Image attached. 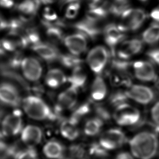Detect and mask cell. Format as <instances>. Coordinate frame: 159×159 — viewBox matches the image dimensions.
I'll use <instances>...</instances> for the list:
<instances>
[{
  "mask_svg": "<svg viewBox=\"0 0 159 159\" xmlns=\"http://www.w3.org/2000/svg\"><path fill=\"white\" fill-rule=\"evenodd\" d=\"M129 147L132 155L136 159H153L159 151V138L152 131H141L130 140Z\"/></svg>",
  "mask_w": 159,
  "mask_h": 159,
  "instance_id": "cell-1",
  "label": "cell"
},
{
  "mask_svg": "<svg viewBox=\"0 0 159 159\" xmlns=\"http://www.w3.org/2000/svg\"><path fill=\"white\" fill-rule=\"evenodd\" d=\"M22 105L26 114L34 120H46L56 117L45 101L40 97L34 95L26 97L22 101Z\"/></svg>",
  "mask_w": 159,
  "mask_h": 159,
  "instance_id": "cell-2",
  "label": "cell"
},
{
  "mask_svg": "<svg viewBox=\"0 0 159 159\" xmlns=\"http://www.w3.org/2000/svg\"><path fill=\"white\" fill-rule=\"evenodd\" d=\"M110 52L102 45L96 46L89 52L86 62L93 73L101 75L109 62Z\"/></svg>",
  "mask_w": 159,
  "mask_h": 159,
  "instance_id": "cell-3",
  "label": "cell"
},
{
  "mask_svg": "<svg viewBox=\"0 0 159 159\" xmlns=\"http://www.w3.org/2000/svg\"><path fill=\"white\" fill-rule=\"evenodd\" d=\"M146 17V14L143 9L129 8L120 15L118 26L123 32L135 31L141 27Z\"/></svg>",
  "mask_w": 159,
  "mask_h": 159,
  "instance_id": "cell-4",
  "label": "cell"
},
{
  "mask_svg": "<svg viewBox=\"0 0 159 159\" xmlns=\"http://www.w3.org/2000/svg\"><path fill=\"white\" fill-rule=\"evenodd\" d=\"M114 118L120 126H133L140 122L141 114L138 108L125 103L116 107Z\"/></svg>",
  "mask_w": 159,
  "mask_h": 159,
  "instance_id": "cell-5",
  "label": "cell"
},
{
  "mask_svg": "<svg viewBox=\"0 0 159 159\" xmlns=\"http://www.w3.org/2000/svg\"><path fill=\"white\" fill-rule=\"evenodd\" d=\"M127 142V136L120 129L113 128L107 130L102 134L99 144L106 151L120 148Z\"/></svg>",
  "mask_w": 159,
  "mask_h": 159,
  "instance_id": "cell-6",
  "label": "cell"
},
{
  "mask_svg": "<svg viewBox=\"0 0 159 159\" xmlns=\"http://www.w3.org/2000/svg\"><path fill=\"white\" fill-rule=\"evenodd\" d=\"M23 129L22 113L15 110L5 116L1 121V131L7 137L14 136L21 132Z\"/></svg>",
  "mask_w": 159,
  "mask_h": 159,
  "instance_id": "cell-7",
  "label": "cell"
},
{
  "mask_svg": "<svg viewBox=\"0 0 159 159\" xmlns=\"http://www.w3.org/2000/svg\"><path fill=\"white\" fill-rule=\"evenodd\" d=\"M21 103L19 90L16 86L9 82L0 83V104L17 108Z\"/></svg>",
  "mask_w": 159,
  "mask_h": 159,
  "instance_id": "cell-8",
  "label": "cell"
},
{
  "mask_svg": "<svg viewBox=\"0 0 159 159\" xmlns=\"http://www.w3.org/2000/svg\"><path fill=\"white\" fill-rule=\"evenodd\" d=\"M125 92L128 99L143 105H148L155 99V93L153 89L141 84L131 85Z\"/></svg>",
  "mask_w": 159,
  "mask_h": 159,
  "instance_id": "cell-9",
  "label": "cell"
},
{
  "mask_svg": "<svg viewBox=\"0 0 159 159\" xmlns=\"http://www.w3.org/2000/svg\"><path fill=\"white\" fill-rule=\"evenodd\" d=\"M20 68L26 79L31 82H37L41 78L43 66L40 60L34 57L23 58Z\"/></svg>",
  "mask_w": 159,
  "mask_h": 159,
  "instance_id": "cell-10",
  "label": "cell"
},
{
  "mask_svg": "<svg viewBox=\"0 0 159 159\" xmlns=\"http://www.w3.org/2000/svg\"><path fill=\"white\" fill-rule=\"evenodd\" d=\"M103 34L106 44L109 47L110 54L111 56H115L117 47L125 39L124 32L120 30L118 25L109 24L104 27Z\"/></svg>",
  "mask_w": 159,
  "mask_h": 159,
  "instance_id": "cell-11",
  "label": "cell"
},
{
  "mask_svg": "<svg viewBox=\"0 0 159 159\" xmlns=\"http://www.w3.org/2000/svg\"><path fill=\"white\" fill-rule=\"evenodd\" d=\"M101 22L93 21L85 17L74 24L73 27L77 32L83 33L88 38L95 40L101 34H103L105 26L102 25Z\"/></svg>",
  "mask_w": 159,
  "mask_h": 159,
  "instance_id": "cell-12",
  "label": "cell"
},
{
  "mask_svg": "<svg viewBox=\"0 0 159 159\" xmlns=\"http://www.w3.org/2000/svg\"><path fill=\"white\" fill-rule=\"evenodd\" d=\"M88 39L83 33L77 32L65 37L63 43L70 54L79 56L86 51Z\"/></svg>",
  "mask_w": 159,
  "mask_h": 159,
  "instance_id": "cell-13",
  "label": "cell"
},
{
  "mask_svg": "<svg viewBox=\"0 0 159 159\" xmlns=\"http://www.w3.org/2000/svg\"><path fill=\"white\" fill-rule=\"evenodd\" d=\"M143 47L142 41L139 39H132L123 41L117 47L115 54L118 58L128 60L131 57L139 54Z\"/></svg>",
  "mask_w": 159,
  "mask_h": 159,
  "instance_id": "cell-14",
  "label": "cell"
},
{
  "mask_svg": "<svg viewBox=\"0 0 159 159\" xmlns=\"http://www.w3.org/2000/svg\"><path fill=\"white\" fill-rule=\"evenodd\" d=\"M78 89L70 87L60 93L57 98L56 112L69 110L75 108L78 100Z\"/></svg>",
  "mask_w": 159,
  "mask_h": 159,
  "instance_id": "cell-15",
  "label": "cell"
},
{
  "mask_svg": "<svg viewBox=\"0 0 159 159\" xmlns=\"http://www.w3.org/2000/svg\"><path fill=\"white\" fill-rule=\"evenodd\" d=\"M134 73L137 79L143 82H153L157 78V73L153 65L147 61H136L132 63Z\"/></svg>",
  "mask_w": 159,
  "mask_h": 159,
  "instance_id": "cell-16",
  "label": "cell"
},
{
  "mask_svg": "<svg viewBox=\"0 0 159 159\" xmlns=\"http://www.w3.org/2000/svg\"><path fill=\"white\" fill-rule=\"evenodd\" d=\"M32 49L46 62L53 63L59 60L60 53L54 45L41 41L33 45Z\"/></svg>",
  "mask_w": 159,
  "mask_h": 159,
  "instance_id": "cell-17",
  "label": "cell"
},
{
  "mask_svg": "<svg viewBox=\"0 0 159 159\" xmlns=\"http://www.w3.org/2000/svg\"><path fill=\"white\" fill-rule=\"evenodd\" d=\"M43 137V132L40 127L28 125L23 128L21 132V139L23 143L29 147L39 144Z\"/></svg>",
  "mask_w": 159,
  "mask_h": 159,
  "instance_id": "cell-18",
  "label": "cell"
},
{
  "mask_svg": "<svg viewBox=\"0 0 159 159\" xmlns=\"http://www.w3.org/2000/svg\"><path fill=\"white\" fill-rule=\"evenodd\" d=\"M41 4L40 0H24L16 4L15 8L23 17L32 20L37 14Z\"/></svg>",
  "mask_w": 159,
  "mask_h": 159,
  "instance_id": "cell-19",
  "label": "cell"
},
{
  "mask_svg": "<svg viewBox=\"0 0 159 159\" xmlns=\"http://www.w3.org/2000/svg\"><path fill=\"white\" fill-rule=\"evenodd\" d=\"M45 28L46 36L50 44L56 45L63 43L65 38L62 28L64 26L58 24H48L42 21Z\"/></svg>",
  "mask_w": 159,
  "mask_h": 159,
  "instance_id": "cell-20",
  "label": "cell"
},
{
  "mask_svg": "<svg viewBox=\"0 0 159 159\" xmlns=\"http://www.w3.org/2000/svg\"><path fill=\"white\" fill-rule=\"evenodd\" d=\"M64 72L58 68H52L48 71L45 76V83L50 88H58L67 82Z\"/></svg>",
  "mask_w": 159,
  "mask_h": 159,
  "instance_id": "cell-21",
  "label": "cell"
},
{
  "mask_svg": "<svg viewBox=\"0 0 159 159\" xmlns=\"http://www.w3.org/2000/svg\"><path fill=\"white\" fill-rule=\"evenodd\" d=\"M78 124V123L70 118L63 120L60 125L61 135L69 141L76 140L80 135V129Z\"/></svg>",
  "mask_w": 159,
  "mask_h": 159,
  "instance_id": "cell-22",
  "label": "cell"
},
{
  "mask_svg": "<svg viewBox=\"0 0 159 159\" xmlns=\"http://www.w3.org/2000/svg\"><path fill=\"white\" fill-rule=\"evenodd\" d=\"M43 152L46 157L50 159H63L65 154L64 147L56 141H50L46 143Z\"/></svg>",
  "mask_w": 159,
  "mask_h": 159,
  "instance_id": "cell-23",
  "label": "cell"
},
{
  "mask_svg": "<svg viewBox=\"0 0 159 159\" xmlns=\"http://www.w3.org/2000/svg\"><path fill=\"white\" fill-rule=\"evenodd\" d=\"M107 86L103 78L97 75L93 80L91 88V97L93 100L101 101L107 94Z\"/></svg>",
  "mask_w": 159,
  "mask_h": 159,
  "instance_id": "cell-24",
  "label": "cell"
},
{
  "mask_svg": "<svg viewBox=\"0 0 159 159\" xmlns=\"http://www.w3.org/2000/svg\"><path fill=\"white\" fill-rule=\"evenodd\" d=\"M86 80L87 74L82 66L73 69L70 76L67 78V82L70 86L78 90L84 87Z\"/></svg>",
  "mask_w": 159,
  "mask_h": 159,
  "instance_id": "cell-25",
  "label": "cell"
},
{
  "mask_svg": "<svg viewBox=\"0 0 159 159\" xmlns=\"http://www.w3.org/2000/svg\"><path fill=\"white\" fill-rule=\"evenodd\" d=\"M103 126V120L99 117L90 119L84 125V133L89 136H95L101 132Z\"/></svg>",
  "mask_w": 159,
  "mask_h": 159,
  "instance_id": "cell-26",
  "label": "cell"
},
{
  "mask_svg": "<svg viewBox=\"0 0 159 159\" xmlns=\"http://www.w3.org/2000/svg\"><path fill=\"white\" fill-rule=\"evenodd\" d=\"M58 61L64 67L73 70L75 68L82 66L83 60L79 56L73 55L70 54H60Z\"/></svg>",
  "mask_w": 159,
  "mask_h": 159,
  "instance_id": "cell-27",
  "label": "cell"
},
{
  "mask_svg": "<svg viewBox=\"0 0 159 159\" xmlns=\"http://www.w3.org/2000/svg\"><path fill=\"white\" fill-rule=\"evenodd\" d=\"M142 39L145 43L153 45L159 41V24L153 23L142 34Z\"/></svg>",
  "mask_w": 159,
  "mask_h": 159,
  "instance_id": "cell-28",
  "label": "cell"
},
{
  "mask_svg": "<svg viewBox=\"0 0 159 159\" xmlns=\"http://www.w3.org/2000/svg\"><path fill=\"white\" fill-rule=\"evenodd\" d=\"M129 7V0H112L109 2L110 14L120 17Z\"/></svg>",
  "mask_w": 159,
  "mask_h": 159,
  "instance_id": "cell-29",
  "label": "cell"
},
{
  "mask_svg": "<svg viewBox=\"0 0 159 159\" xmlns=\"http://www.w3.org/2000/svg\"><path fill=\"white\" fill-rule=\"evenodd\" d=\"M90 107L88 103L83 104L78 108L75 109V112H73V114L70 117V118L75 120L77 123H79L80 120L83 118V117L85 116L86 114L90 112Z\"/></svg>",
  "mask_w": 159,
  "mask_h": 159,
  "instance_id": "cell-30",
  "label": "cell"
},
{
  "mask_svg": "<svg viewBox=\"0 0 159 159\" xmlns=\"http://www.w3.org/2000/svg\"><path fill=\"white\" fill-rule=\"evenodd\" d=\"M43 17V20L42 21L49 24L56 23L60 20L58 18L57 13H56V11L49 7H47L44 9Z\"/></svg>",
  "mask_w": 159,
  "mask_h": 159,
  "instance_id": "cell-31",
  "label": "cell"
},
{
  "mask_svg": "<svg viewBox=\"0 0 159 159\" xmlns=\"http://www.w3.org/2000/svg\"><path fill=\"white\" fill-rule=\"evenodd\" d=\"M15 159H39L37 152L33 147L24 149Z\"/></svg>",
  "mask_w": 159,
  "mask_h": 159,
  "instance_id": "cell-32",
  "label": "cell"
},
{
  "mask_svg": "<svg viewBox=\"0 0 159 159\" xmlns=\"http://www.w3.org/2000/svg\"><path fill=\"white\" fill-rule=\"evenodd\" d=\"M85 151L83 147L73 146L69 150V154L71 159H82L84 158Z\"/></svg>",
  "mask_w": 159,
  "mask_h": 159,
  "instance_id": "cell-33",
  "label": "cell"
},
{
  "mask_svg": "<svg viewBox=\"0 0 159 159\" xmlns=\"http://www.w3.org/2000/svg\"><path fill=\"white\" fill-rule=\"evenodd\" d=\"M151 116L154 124L159 129V101L155 103L151 108Z\"/></svg>",
  "mask_w": 159,
  "mask_h": 159,
  "instance_id": "cell-34",
  "label": "cell"
},
{
  "mask_svg": "<svg viewBox=\"0 0 159 159\" xmlns=\"http://www.w3.org/2000/svg\"><path fill=\"white\" fill-rule=\"evenodd\" d=\"M80 8L75 6L67 7L65 8V16L68 19H75L79 13Z\"/></svg>",
  "mask_w": 159,
  "mask_h": 159,
  "instance_id": "cell-35",
  "label": "cell"
},
{
  "mask_svg": "<svg viewBox=\"0 0 159 159\" xmlns=\"http://www.w3.org/2000/svg\"><path fill=\"white\" fill-rule=\"evenodd\" d=\"M147 55L152 62L159 65V49L149 50L147 53Z\"/></svg>",
  "mask_w": 159,
  "mask_h": 159,
  "instance_id": "cell-36",
  "label": "cell"
},
{
  "mask_svg": "<svg viewBox=\"0 0 159 159\" xmlns=\"http://www.w3.org/2000/svg\"><path fill=\"white\" fill-rule=\"evenodd\" d=\"M6 138V136L2 132V131H0V155L6 150L8 146Z\"/></svg>",
  "mask_w": 159,
  "mask_h": 159,
  "instance_id": "cell-37",
  "label": "cell"
},
{
  "mask_svg": "<svg viewBox=\"0 0 159 159\" xmlns=\"http://www.w3.org/2000/svg\"><path fill=\"white\" fill-rule=\"evenodd\" d=\"M14 4V0H0V7L3 8H11Z\"/></svg>",
  "mask_w": 159,
  "mask_h": 159,
  "instance_id": "cell-38",
  "label": "cell"
},
{
  "mask_svg": "<svg viewBox=\"0 0 159 159\" xmlns=\"http://www.w3.org/2000/svg\"><path fill=\"white\" fill-rule=\"evenodd\" d=\"M135 158L132 154L127 152H122L118 154L116 159H135Z\"/></svg>",
  "mask_w": 159,
  "mask_h": 159,
  "instance_id": "cell-39",
  "label": "cell"
},
{
  "mask_svg": "<svg viewBox=\"0 0 159 159\" xmlns=\"http://www.w3.org/2000/svg\"><path fill=\"white\" fill-rule=\"evenodd\" d=\"M8 21H7L1 15H0V31L7 30Z\"/></svg>",
  "mask_w": 159,
  "mask_h": 159,
  "instance_id": "cell-40",
  "label": "cell"
},
{
  "mask_svg": "<svg viewBox=\"0 0 159 159\" xmlns=\"http://www.w3.org/2000/svg\"><path fill=\"white\" fill-rule=\"evenodd\" d=\"M151 17L154 20L159 22V8H155L151 12Z\"/></svg>",
  "mask_w": 159,
  "mask_h": 159,
  "instance_id": "cell-41",
  "label": "cell"
},
{
  "mask_svg": "<svg viewBox=\"0 0 159 159\" xmlns=\"http://www.w3.org/2000/svg\"><path fill=\"white\" fill-rule=\"evenodd\" d=\"M84 1L88 4L89 7H90L97 4V3L100 2L101 0H84Z\"/></svg>",
  "mask_w": 159,
  "mask_h": 159,
  "instance_id": "cell-42",
  "label": "cell"
},
{
  "mask_svg": "<svg viewBox=\"0 0 159 159\" xmlns=\"http://www.w3.org/2000/svg\"><path fill=\"white\" fill-rule=\"evenodd\" d=\"M6 51L4 50V48L2 46L1 41L0 40V57L4 56L6 55Z\"/></svg>",
  "mask_w": 159,
  "mask_h": 159,
  "instance_id": "cell-43",
  "label": "cell"
},
{
  "mask_svg": "<svg viewBox=\"0 0 159 159\" xmlns=\"http://www.w3.org/2000/svg\"><path fill=\"white\" fill-rule=\"evenodd\" d=\"M141 1H142V2H146L147 1H148V0H140Z\"/></svg>",
  "mask_w": 159,
  "mask_h": 159,
  "instance_id": "cell-44",
  "label": "cell"
},
{
  "mask_svg": "<svg viewBox=\"0 0 159 159\" xmlns=\"http://www.w3.org/2000/svg\"></svg>",
  "mask_w": 159,
  "mask_h": 159,
  "instance_id": "cell-45",
  "label": "cell"
}]
</instances>
